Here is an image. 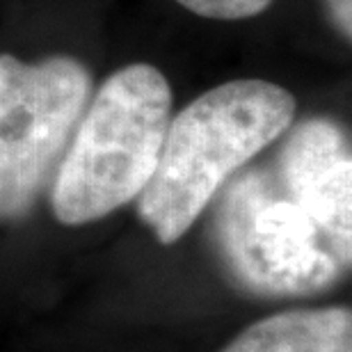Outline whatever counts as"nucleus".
Here are the masks:
<instances>
[{"label":"nucleus","mask_w":352,"mask_h":352,"mask_svg":"<svg viewBox=\"0 0 352 352\" xmlns=\"http://www.w3.org/2000/svg\"><path fill=\"white\" fill-rule=\"evenodd\" d=\"M293 117V94L267 80L224 82L183 108L167 126L158 167L140 195V215L158 241H179L217 190Z\"/></svg>","instance_id":"f257e3e1"},{"label":"nucleus","mask_w":352,"mask_h":352,"mask_svg":"<svg viewBox=\"0 0 352 352\" xmlns=\"http://www.w3.org/2000/svg\"><path fill=\"white\" fill-rule=\"evenodd\" d=\"M172 87L151 65L119 69L89 105L53 186V210L85 224L142 195L158 167Z\"/></svg>","instance_id":"f03ea898"},{"label":"nucleus","mask_w":352,"mask_h":352,"mask_svg":"<svg viewBox=\"0 0 352 352\" xmlns=\"http://www.w3.org/2000/svg\"><path fill=\"white\" fill-rule=\"evenodd\" d=\"M215 241L229 272L261 295H307L350 267L343 250L272 165L241 174L222 195Z\"/></svg>","instance_id":"7ed1b4c3"},{"label":"nucleus","mask_w":352,"mask_h":352,"mask_svg":"<svg viewBox=\"0 0 352 352\" xmlns=\"http://www.w3.org/2000/svg\"><path fill=\"white\" fill-rule=\"evenodd\" d=\"M91 87L74 58L0 55V220L23 215L72 135Z\"/></svg>","instance_id":"20e7f679"},{"label":"nucleus","mask_w":352,"mask_h":352,"mask_svg":"<svg viewBox=\"0 0 352 352\" xmlns=\"http://www.w3.org/2000/svg\"><path fill=\"white\" fill-rule=\"evenodd\" d=\"M270 165L327 234L352 252V158L341 126L327 117L307 119Z\"/></svg>","instance_id":"39448f33"},{"label":"nucleus","mask_w":352,"mask_h":352,"mask_svg":"<svg viewBox=\"0 0 352 352\" xmlns=\"http://www.w3.org/2000/svg\"><path fill=\"white\" fill-rule=\"evenodd\" d=\"M222 352H352L350 309H305L258 320Z\"/></svg>","instance_id":"423d86ee"},{"label":"nucleus","mask_w":352,"mask_h":352,"mask_svg":"<svg viewBox=\"0 0 352 352\" xmlns=\"http://www.w3.org/2000/svg\"><path fill=\"white\" fill-rule=\"evenodd\" d=\"M176 3L204 19L241 21L265 12L272 0H176Z\"/></svg>","instance_id":"0eeeda50"},{"label":"nucleus","mask_w":352,"mask_h":352,"mask_svg":"<svg viewBox=\"0 0 352 352\" xmlns=\"http://www.w3.org/2000/svg\"><path fill=\"white\" fill-rule=\"evenodd\" d=\"M329 12L334 16L336 28L343 32V37L350 39L352 34V0H325Z\"/></svg>","instance_id":"6e6552de"}]
</instances>
